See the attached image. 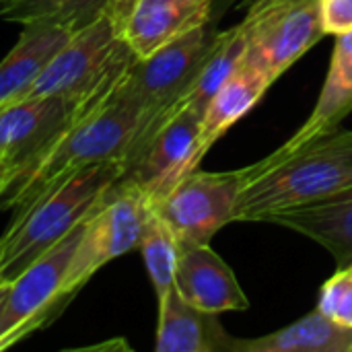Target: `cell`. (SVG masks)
I'll return each instance as SVG.
<instances>
[{"mask_svg": "<svg viewBox=\"0 0 352 352\" xmlns=\"http://www.w3.org/2000/svg\"><path fill=\"white\" fill-rule=\"evenodd\" d=\"M126 74L103 85L45 151L0 182V210L27 208L89 165L126 163L144 124V109L128 91Z\"/></svg>", "mask_w": 352, "mask_h": 352, "instance_id": "obj_1", "label": "cell"}, {"mask_svg": "<svg viewBox=\"0 0 352 352\" xmlns=\"http://www.w3.org/2000/svg\"><path fill=\"white\" fill-rule=\"evenodd\" d=\"M233 223H262L268 214L311 206L352 190V130L336 128L285 157L250 165Z\"/></svg>", "mask_w": 352, "mask_h": 352, "instance_id": "obj_2", "label": "cell"}, {"mask_svg": "<svg viewBox=\"0 0 352 352\" xmlns=\"http://www.w3.org/2000/svg\"><path fill=\"white\" fill-rule=\"evenodd\" d=\"M124 175L116 161L89 165L14 212L0 235V280H12L41 254L76 229Z\"/></svg>", "mask_w": 352, "mask_h": 352, "instance_id": "obj_3", "label": "cell"}, {"mask_svg": "<svg viewBox=\"0 0 352 352\" xmlns=\"http://www.w3.org/2000/svg\"><path fill=\"white\" fill-rule=\"evenodd\" d=\"M210 39L212 35L206 25L196 27L148 58H136L128 68L126 87L140 101L144 109V124L124 163V171L140 155L155 132L182 109V101L200 70Z\"/></svg>", "mask_w": 352, "mask_h": 352, "instance_id": "obj_4", "label": "cell"}, {"mask_svg": "<svg viewBox=\"0 0 352 352\" xmlns=\"http://www.w3.org/2000/svg\"><path fill=\"white\" fill-rule=\"evenodd\" d=\"M148 210V198L136 186L120 177L85 221L82 235L64 278V295L68 299H72L105 264L138 250Z\"/></svg>", "mask_w": 352, "mask_h": 352, "instance_id": "obj_5", "label": "cell"}, {"mask_svg": "<svg viewBox=\"0 0 352 352\" xmlns=\"http://www.w3.org/2000/svg\"><path fill=\"white\" fill-rule=\"evenodd\" d=\"M250 175V167L235 171L196 169L151 206L171 229L179 250L210 245V239L233 223L239 194Z\"/></svg>", "mask_w": 352, "mask_h": 352, "instance_id": "obj_6", "label": "cell"}, {"mask_svg": "<svg viewBox=\"0 0 352 352\" xmlns=\"http://www.w3.org/2000/svg\"><path fill=\"white\" fill-rule=\"evenodd\" d=\"M243 23L248 45L241 64L272 82L326 35L320 0H262L248 8Z\"/></svg>", "mask_w": 352, "mask_h": 352, "instance_id": "obj_7", "label": "cell"}, {"mask_svg": "<svg viewBox=\"0 0 352 352\" xmlns=\"http://www.w3.org/2000/svg\"><path fill=\"white\" fill-rule=\"evenodd\" d=\"M136 56L118 37L107 14L74 31L50 60L39 78L21 97H82L113 74L124 72Z\"/></svg>", "mask_w": 352, "mask_h": 352, "instance_id": "obj_8", "label": "cell"}, {"mask_svg": "<svg viewBox=\"0 0 352 352\" xmlns=\"http://www.w3.org/2000/svg\"><path fill=\"white\" fill-rule=\"evenodd\" d=\"M85 221L10 280L6 311L0 324V351L10 349L39 330L68 305L70 299L64 295V278Z\"/></svg>", "mask_w": 352, "mask_h": 352, "instance_id": "obj_9", "label": "cell"}, {"mask_svg": "<svg viewBox=\"0 0 352 352\" xmlns=\"http://www.w3.org/2000/svg\"><path fill=\"white\" fill-rule=\"evenodd\" d=\"M132 66V64H130ZM128 70V68H126ZM124 70V72H126ZM120 72V74H124ZM113 74L97 89L82 97L68 95H43L25 97L12 103L0 105V182L12 171L35 159L45 151L68 122L85 107V103L109 80L118 78Z\"/></svg>", "mask_w": 352, "mask_h": 352, "instance_id": "obj_10", "label": "cell"}, {"mask_svg": "<svg viewBox=\"0 0 352 352\" xmlns=\"http://www.w3.org/2000/svg\"><path fill=\"white\" fill-rule=\"evenodd\" d=\"M200 122V113L182 107L155 132L140 155L126 167L122 179L136 186L148 202L163 198L202 163L198 155Z\"/></svg>", "mask_w": 352, "mask_h": 352, "instance_id": "obj_11", "label": "cell"}, {"mask_svg": "<svg viewBox=\"0 0 352 352\" xmlns=\"http://www.w3.org/2000/svg\"><path fill=\"white\" fill-rule=\"evenodd\" d=\"M212 0H109L118 37L138 58H148L188 31L208 25Z\"/></svg>", "mask_w": 352, "mask_h": 352, "instance_id": "obj_12", "label": "cell"}, {"mask_svg": "<svg viewBox=\"0 0 352 352\" xmlns=\"http://www.w3.org/2000/svg\"><path fill=\"white\" fill-rule=\"evenodd\" d=\"M175 289L194 307L210 314L243 311L250 307L233 270L210 245L182 248L175 270Z\"/></svg>", "mask_w": 352, "mask_h": 352, "instance_id": "obj_13", "label": "cell"}, {"mask_svg": "<svg viewBox=\"0 0 352 352\" xmlns=\"http://www.w3.org/2000/svg\"><path fill=\"white\" fill-rule=\"evenodd\" d=\"M231 344L219 314L194 307L175 287L159 299L157 352H231Z\"/></svg>", "mask_w": 352, "mask_h": 352, "instance_id": "obj_14", "label": "cell"}, {"mask_svg": "<svg viewBox=\"0 0 352 352\" xmlns=\"http://www.w3.org/2000/svg\"><path fill=\"white\" fill-rule=\"evenodd\" d=\"M352 111V31L336 35L328 76L318 103L307 122L270 157H285L314 138L340 128V122Z\"/></svg>", "mask_w": 352, "mask_h": 352, "instance_id": "obj_15", "label": "cell"}, {"mask_svg": "<svg viewBox=\"0 0 352 352\" xmlns=\"http://www.w3.org/2000/svg\"><path fill=\"white\" fill-rule=\"evenodd\" d=\"M262 223L280 225L314 239L332 254L338 270L352 266V190L311 206L272 212Z\"/></svg>", "mask_w": 352, "mask_h": 352, "instance_id": "obj_16", "label": "cell"}, {"mask_svg": "<svg viewBox=\"0 0 352 352\" xmlns=\"http://www.w3.org/2000/svg\"><path fill=\"white\" fill-rule=\"evenodd\" d=\"M74 31L60 25H25L19 41L0 62V105L19 101Z\"/></svg>", "mask_w": 352, "mask_h": 352, "instance_id": "obj_17", "label": "cell"}, {"mask_svg": "<svg viewBox=\"0 0 352 352\" xmlns=\"http://www.w3.org/2000/svg\"><path fill=\"white\" fill-rule=\"evenodd\" d=\"M270 85L272 80L260 70L245 64L237 66V70L214 93L202 113L198 138L200 159L206 157V153L217 144L219 138L227 134L231 126H235L250 109H254V105L264 97Z\"/></svg>", "mask_w": 352, "mask_h": 352, "instance_id": "obj_18", "label": "cell"}, {"mask_svg": "<svg viewBox=\"0 0 352 352\" xmlns=\"http://www.w3.org/2000/svg\"><path fill=\"white\" fill-rule=\"evenodd\" d=\"M231 352H352V328L318 307L297 322L258 338H235Z\"/></svg>", "mask_w": 352, "mask_h": 352, "instance_id": "obj_19", "label": "cell"}, {"mask_svg": "<svg viewBox=\"0 0 352 352\" xmlns=\"http://www.w3.org/2000/svg\"><path fill=\"white\" fill-rule=\"evenodd\" d=\"M245 45H248V29L243 21L221 33H214L208 52L200 64V70L182 101V107H190L202 116L214 93L241 64Z\"/></svg>", "mask_w": 352, "mask_h": 352, "instance_id": "obj_20", "label": "cell"}, {"mask_svg": "<svg viewBox=\"0 0 352 352\" xmlns=\"http://www.w3.org/2000/svg\"><path fill=\"white\" fill-rule=\"evenodd\" d=\"M109 0H0V19L8 23L60 25L78 31L101 14H105Z\"/></svg>", "mask_w": 352, "mask_h": 352, "instance_id": "obj_21", "label": "cell"}, {"mask_svg": "<svg viewBox=\"0 0 352 352\" xmlns=\"http://www.w3.org/2000/svg\"><path fill=\"white\" fill-rule=\"evenodd\" d=\"M138 250L142 254V260H144L148 278L153 283V289L157 293V299H161L165 293H169L175 287L179 245H177L175 235L171 233V229L153 210V206L146 214Z\"/></svg>", "mask_w": 352, "mask_h": 352, "instance_id": "obj_22", "label": "cell"}, {"mask_svg": "<svg viewBox=\"0 0 352 352\" xmlns=\"http://www.w3.org/2000/svg\"><path fill=\"white\" fill-rule=\"evenodd\" d=\"M318 309L340 326L352 328V270H338L320 291Z\"/></svg>", "mask_w": 352, "mask_h": 352, "instance_id": "obj_23", "label": "cell"}, {"mask_svg": "<svg viewBox=\"0 0 352 352\" xmlns=\"http://www.w3.org/2000/svg\"><path fill=\"white\" fill-rule=\"evenodd\" d=\"M320 10L326 35L352 31V0H320Z\"/></svg>", "mask_w": 352, "mask_h": 352, "instance_id": "obj_24", "label": "cell"}, {"mask_svg": "<svg viewBox=\"0 0 352 352\" xmlns=\"http://www.w3.org/2000/svg\"><path fill=\"white\" fill-rule=\"evenodd\" d=\"M8 289H10V280H0V324L6 311V299H8Z\"/></svg>", "mask_w": 352, "mask_h": 352, "instance_id": "obj_25", "label": "cell"}, {"mask_svg": "<svg viewBox=\"0 0 352 352\" xmlns=\"http://www.w3.org/2000/svg\"><path fill=\"white\" fill-rule=\"evenodd\" d=\"M258 2H262V0H241L237 8H245V10H248L250 6H254V4H258Z\"/></svg>", "mask_w": 352, "mask_h": 352, "instance_id": "obj_26", "label": "cell"}, {"mask_svg": "<svg viewBox=\"0 0 352 352\" xmlns=\"http://www.w3.org/2000/svg\"><path fill=\"white\" fill-rule=\"evenodd\" d=\"M349 268H351V270H352V266H349Z\"/></svg>", "mask_w": 352, "mask_h": 352, "instance_id": "obj_27", "label": "cell"}]
</instances>
